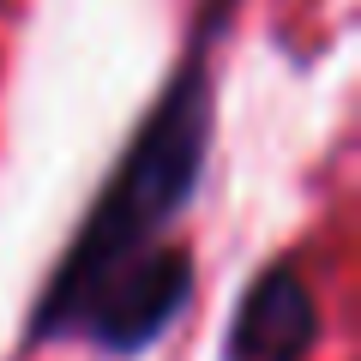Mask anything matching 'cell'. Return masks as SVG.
Listing matches in <instances>:
<instances>
[{
  "instance_id": "6da1fadb",
  "label": "cell",
  "mask_w": 361,
  "mask_h": 361,
  "mask_svg": "<svg viewBox=\"0 0 361 361\" xmlns=\"http://www.w3.org/2000/svg\"><path fill=\"white\" fill-rule=\"evenodd\" d=\"M175 85L157 97L151 121L133 133L103 199L78 223L61 271L49 277L30 319V343H90L97 355H145L169 319L193 301V253L169 241L193 205L211 151V18Z\"/></svg>"
},
{
  "instance_id": "7a4b0ae2",
  "label": "cell",
  "mask_w": 361,
  "mask_h": 361,
  "mask_svg": "<svg viewBox=\"0 0 361 361\" xmlns=\"http://www.w3.org/2000/svg\"><path fill=\"white\" fill-rule=\"evenodd\" d=\"M319 337V307L295 265L265 271L229 325V361H301Z\"/></svg>"
}]
</instances>
